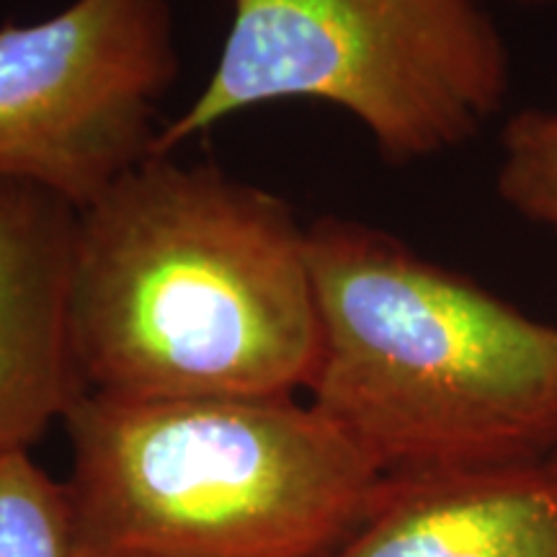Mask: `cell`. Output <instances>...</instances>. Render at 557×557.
I'll return each mask as SVG.
<instances>
[{
  "label": "cell",
  "mask_w": 557,
  "mask_h": 557,
  "mask_svg": "<svg viewBox=\"0 0 557 557\" xmlns=\"http://www.w3.org/2000/svg\"><path fill=\"white\" fill-rule=\"evenodd\" d=\"M70 338L86 393L289 398L320 357L308 225L212 163L150 156L75 220Z\"/></svg>",
  "instance_id": "obj_1"
},
{
  "label": "cell",
  "mask_w": 557,
  "mask_h": 557,
  "mask_svg": "<svg viewBox=\"0 0 557 557\" xmlns=\"http://www.w3.org/2000/svg\"><path fill=\"white\" fill-rule=\"evenodd\" d=\"M308 248L310 403L382 475L557 455V325L369 222L318 218Z\"/></svg>",
  "instance_id": "obj_2"
},
{
  "label": "cell",
  "mask_w": 557,
  "mask_h": 557,
  "mask_svg": "<svg viewBox=\"0 0 557 557\" xmlns=\"http://www.w3.org/2000/svg\"><path fill=\"white\" fill-rule=\"evenodd\" d=\"M86 557H331L382 472L312 403L120 400L62 421Z\"/></svg>",
  "instance_id": "obj_3"
},
{
  "label": "cell",
  "mask_w": 557,
  "mask_h": 557,
  "mask_svg": "<svg viewBox=\"0 0 557 557\" xmlns=\"http://www.w3.org/2000/svg\"><path fill=\"white\" fill-rule=\"evenodd\" d=\"M511 58L475 0H233L218 67L152 156L274 101L354 116L387 163H416L478 137L504 107Z\"/></svg>",
  "instance_id": "obj_4"
},
{
  "label": "cell",
  "mask_w": 557,
  "mask_h": 557,
  "mask_svg": "<svg viewBox=\"0 0 557 557\" xmlns=\"http://www.w3.org/2000/svg\"><path fill=\"white\" fill-rule=\"evenodd\" d=\"M178 70L169 0H73L0 26V181L94 205L152 156Z\"/></svg>",
  "instance_id": "obj_5"
},
{
  "label": "cell",
  "mask_w": 557,
  "mask_h": 557,
  "mask_svg": "<svg viewBox=\"0 0 557 557\" xmlns=\"http://www.w3.org/2000/svg\"><path fill=\"white\" fill-rule=\"evenodd\" d=\"M78 209L0 181V457L29 451L86 395L70 338Z\"/></svg>",
  "instance_id": "obj_6"
},
{
  "label": "cell",
  "mask_w": 557,
  "mask_h": 557,
  "mask_svg": "<svg viewBox=\"0 0 557 557\" xmlns=\"http://www.w3.org/2000/svg\"><path fill=\"white\" fill-rule=\"evenodd\" d=\"M331 557H557V455L382 475L367 519Z\"/></svg>",
  "instance_id": "obj_7"
},
{
  "label": "cell",
  "mask_w": 557,
  "mask_h": 557,
  "mask_svg": "<svg viewBox=\"0 0 557 557\" xmlns=\"http://www.w3.org/2000/svg\"><path fill=\"white\" fill-rule=\"evenodd\" d=\"M0 557H86L65 480L32 451L0 457Z\"/></svg>",
  "instance_id": "obj_8"
},
{
  "label": "cell",
  "mask_w": 557,
  "mask_h": 557,
  "mask_svg": "<svg viewBox=\"0 0 557 557\" xmlns=\"http://www.w3.org/2000/svg\"><path fill=\"white\" fill-rule=\"evenodd\" d=\"M500 199L557 235V109H521L500 129Z\"/></svg>",
  "instance_id": "obj_9"
},
{
  "label": "cell",
  "mask_w": 557,
  "mask_h": 557,
  "mask_svg": "<svg viewBox=\"0 0 557 557\" xmlns=\"http://www.w3.org/2000/svg\"><path fill=\"white\" fill-rule=\"evenodd\" d=\"M519 3H557V0H519Z\"/></svg>",
  "instance_id": "obj_10"
}]
</instances>
